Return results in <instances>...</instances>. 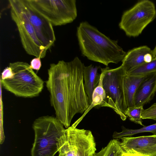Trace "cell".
<instances>
[{"label": "cell", "instance_id": "obj_25", "mask_svg": "<svg viewBox=\"0 0 156 156\" xmlns=\"http://www.w3.org/2000/svg\"><path fill=\"white\" fill-rule=\"evenodd\" d=\"M149 154L156 156V144L150 149Z\"/></svg>", "mask_w": 156, "mask_h": 156}, {"label": "cell", "instance_id": "obj_18", "mask_svg": "<svg viewBox=\"0 0 156 156\" xmlns=\"http://www.w3.org/2000/svg\"><path fill=\"white\" fill-rule=\"evenodd\" d=\"M122 129V130L120 132H114L112 135L113 138L115 139H120L124 137L130 136L137 133L147 132L151 133L153 135H156V123L148 126H144L138 129H126L123 126Z\"/></svg>", "mask_w": 156, "mask_h": 156}, {"label": "cell", "instance_id": "obj_22", "mask_svg": "<svg viewBox=\"0 0 156 156\" xmlns=\"http://www.w3.org/2000/svg\"><path fill=\"white\" fill-rule=\"evenodd\" d=\"M13 76V73L11 68L8 66L4 69L1 74V80L11 79Z\"/></svg>", "mask_w": 156, "mask_h": 156}, {"label": "cell", "instance_id": "obj_1", "mask_svg": "<svg viewBox=\"0 0 156 156\" xmlns=\"http://www.w3.org/2000/svg\"><path fill=\"white\" fill-rule=\"evenodd\" d=\"M85 66L75 57L72 61L51 63L48 69L46 86L56 117L67 129L74 116L82 114L90 105L84 87L83 71Z\"/></svg>", "mask_w": 156, "mask_h": 156}, {"label": "cell", "instance_id": "obj_13", "mask_svg": "<svg viewBox=\"0 0 156 156\" xmlns=\"http://www.w3.org/2000/svg\"><path fill=\"white\" fill-rule=\"evenodd\" d=\"M156 93V72L147 75L137 89L134 98V107H143Z\"/></svg>", "mask_w": 156, "mask_h": 156}, {"label": "cell", "instance_id": "obj_26", "mask_svg": "<svg viewBox=\"0 0 156 156\" xmlns=\"http://www.w3.org/2000/svg\"><path fill=\"white\" fill-rule=\"evenodd\" d=\"M152 55L153 59L156 58V45L152 50Z\"/></svg>", "mask_w": 156, "mask_h": 156}, {"label": "cell", "instance_id": "obj_2", "mask_svg": "<svg viewBox=\"0 0 156 156\" xmlns=\"http://www.w3.org/2000/svg\"><path fill=\"white\" fill-rule=\"evenodd\" d=\"M76 36L82 55L107 66L122 61L126 52L118 44L87 21L77 28Z\"/></svg>", "mask_w": 156, "mask_h": 156}, {"label": "cell", "instance_id": "obj_8", "mask_svg": "<svg viewBox=\"0 0 156 156\" xmlns=\"http://www.w3.org/2000/svg\"><path fill=\"white\" fill-rule=\"evenodd\" d=\"M156 17L154 3L148 0H143L123 13L119 26L127 36L137 37Z\"/></svg>", "mask_w": 156, "mask_h": 156}, {"label": "cell", "instance_id": "obj_7", "mask_svg": "<svg viewBox=\"0 0 156 156\" xmlns=\"http://www.w3.org/2000/svg\"><path fill=\"white\" fill-rule=\"evenodd\" d=\"M12 20L15 23L23 47L28 54L40 58L46 56L47 50L38 39L34 29L16 0L8 1Z\"/></svg>", "mask_w": 156, "mask_h": 156}, {"label": "cell", "instance_id": "obj_27", "mask_svg": "<svg viewBox=\"0 0 156 156\" xmlns=\"http://www.w3.org/2000/svg\"><path fill=\"white\" fill-rule=\"evenodd\" d=\"M58 156H62L60 154H59Z\"/></svg>", "mask_w": 156, "mask_h": 156}, {"label": "cell", "instance_id": "obj_16", "mask_svg": "<svg viewBox=\"0 0 156 156\" xmlns=\"http://www.w3.org/2000/svg\"><path fill=\"white\" fill-rule=\"evenodd\" d=\"M101 73L99 83L98 86L94 90L92 96V103L88 108L85 111L83 114L79 119L75 122L73 124L77 126L82 120L85 115L94 107L97 106L101 107L105 98V93L103 88L102 84V79L104 75V71L102 68L101 69Z\"/></svg>", "mask_w": 156, "mask_h": 156}, {"label": "cell", "instance_id": "obj_15", "mask_svg": "<svg viewBox=\"0 0 156 156\" xmlns=\"http://www.w3.org/2000/svg\"><path fill=\"white\" fill-rule=\"evenodd\" d=\"M147 75L144 76H130L127 74L126 75L124 82V91L128 108L134 107L133 100L136 91L140 83Z\"/></svg>", "mask_w": 156, "mask_h": 156}, {"label": "cell", "instance_id": "obj_6", "mask_svg": "<svg viewBox=\"0 0 156 156\" xmlns=\"http://www.w3.org/2000/svg\"><path fill=\"white\" fill-rule=\"evenodd\" d=\"M30 6L53 26L73 22L77 16L76 0H27Z\"/></svg>", "mask_w": 156, "mask_h": 156}, {"label": "cell", "instance_id": "obj_21", "mask_svg": "<svg viewBox=\"0 0 156 156\" xmlns=\"http://www.w3.org/2000/svg\"><path fill=\"white\" fill-rule=\"evenodd\" d=\"M142 119H151L156 120V103L146 109H144L141 115Z\"/></svg>", "mask_w": 156, "mask_h": 156}, {"label": "cell", "instance_id": "obj_14", "mask_svg": "<svg viewBox=\"0 0 156 156\" xmlns=\"http://www.w3.org/2000/svg\"><path fill=\"white\" fill-rule=\"evenodd\" d=\"M99 67L92 64L85 66L83 71L85 90L89 98L90 105L92 101L93 92L98 86L100 79L101 74L98 73Z\"/></svg>", "mask_w": 156, "mask_h": 156}, {"label": "cell", "instance_id": "obj_19", "mask_svg": "<svg viewBox=\"0 0 156 156\" xmlns=\"http://www.w3.org/2000/svg\"><path fill=\"white\" fill-rule=\"evenodd\" d=\"M156 72V58L151 62L144 63L133 69L126 74L127 75L144 76Z\"/></svg>", "mask_w": 156, "mask_h": 156}, {"label": "cell", "instance_id": "obj_4", "mask_svg": "<svg viewBox=\"0 0 156 156\" xmlns=\"http://www.w3.org/2000/svg\"><path fill=\"white\" fill-rule=\"evenodd\" d=\"M13 76L1 80L3 87L16 96L33 98L38 96L44 87V81L33 70L30 65L23 62L10 63Z\"/></svg>", "mask_w": 156, "mask_h": 156}, {"label": "cell", "instance_id": "obj_3", "mask_svg": "<svg viewBox=\"0 0 156 156\" xmlns=\"http://www.w3.org/2000/svg\"><path fill=\"white\" fill-rule=\"evenodd\" d=\"M64 126L56 117L44 116L36 119L31 156H54L66 141Z\"/></svg>", "mask_w": 156, "mask_h": 156}, {"label": "cell", "instance_id": "obj_10", "mask_svg": "<svg viewBox=\"0 0 156 156\" xmlns=\"http://www.w3.org/2000/svg\"><path fill=\"white\" fill-rule=\"evenodd\" d=\"M16 1L30 21L38 39L48 50L54 44L56 40L53 26L49 21L33 9L27 0Z\"/></svg>", "mask_w": 156, "mask_h": 156}, {"label": "cell", "instance_id": "obj_20", "mask_svg": "<svg viewBox=\"0 0 156 156\" xmlns=\"http://www.w3.org/2000/svg\"><path fill=\"white\" fill-rule=\"evenodd\" d=\"M144 109L143 107H133L128 108L125 113V115L128 117L132 121L143 126L141 118V113Z\"/></svg>", "mask_w": 156, "mask_h": 156}, {"label": "cell", "instance_id": "obj_11", "mask_svg": "<svg viewBox=\"0 0 156 156\" xmlns=\"http://www.w3.org/2000/svg\"><path fill=\"white\" fill-rule=\"evenodd\" d=\"M121 147L123 152L133 151L140 154L149 155L150 149L156 144V135L120 138Z\"/></svg>", "mask_w": 156, "mask_h": 156}, {"label": "cell", "instance_id": "obj_9", "mask_svg": "<svg viewBox=\"0 0 156 156\" xmlns=\"http://www.w3.org/2000/svg\"><path fill=\"white\" fill-rule=\"evenodd\" d=\"M66 139L58 151L62 156H94L96 144L91 131L72 125L65 130Z\"/></svg>", "mask_w": 156, "mask_h": 156}, {"label": "cell", "instance_id": "obj_12", "mask_svg": "<svg viewBox=\"0 0 156 156\" xmlns=\"http://www.w3.org/2000/svg\"><path fill=\"white\" fill-rule=\"evenodd\" d=\"M153 59L152 50L147 46H142L129 50L122 61L127 74L136 68L151 62Z\"/></svg>", "mask_w": 156, "mask_h": 156}, {"label": "cell", "instance_id": "obj_5", "mask_svg": "<svg viewBox=\"0 0 156 156\" xmlns=\"http://www.w3.org/2000/svg\"><path fill=\"white\" fill-rule=\"evenodd\" d=\"M102 69V84L105 98L101 107L111 108L125 121L127 118L125 113L128 108L124 91V80L126 74L125 69L122 65L114 69L107 66Z\"/></svg>", "mask_w": 156, "mask_h": 156}, {"label": "cell", "instance_id": "obj_23", "mask_svg": "<svg viewBox=\"0 0 156 156\" xmlns=\"http://www.w3.org/2000/svg\"><path fill=\"white\" fill-rule=\"evenodd\" d=\"M30 65L32 69L39 70L41 66V58L36 57L33 59L30 62Z\"/></svg>", "mask_w": 156, "mask_h": 156}, {"label": "cell", "instance_id": "obj_24", "mask_svg": "<svg viewBox=\"0 0 156 156\" xmlns=\"http://www.w3.org/2000/svg\"><path fill=\"white\" fill-rule=\"evenodd\" d=\"M121 156H154L140 154L133 151H130L126 153L123 152Z\"/></svg>", "mask_w": 156, "mask_h": 156}, {"label": "cell", "instance_id": "obj_17", "mask_svg": "<svg viewBox=\"0 0 156 156\" xmlns=\"http://www.w3.org/2000/svg\"><path fill=\"white\" fill-rule=\"evenodd\" d=\"M123 152L120 142L117 139H113L99 152H96L94 156H121Z\"/></svg>", "mask_w": 156, "mask_h": 156}]
</instances>
